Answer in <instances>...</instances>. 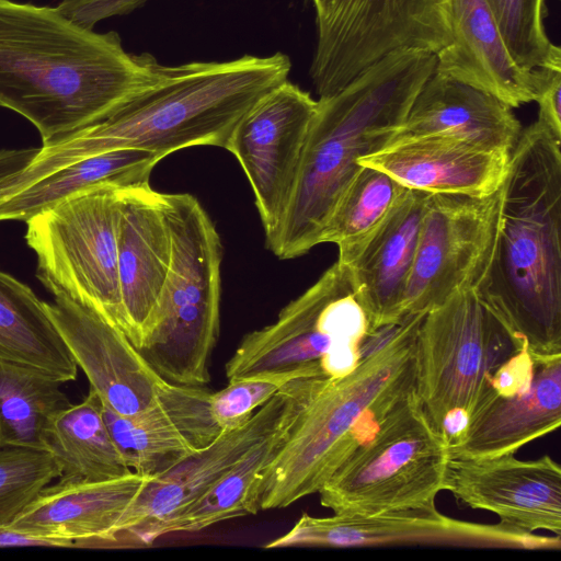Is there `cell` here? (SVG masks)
<instances>
[{"label":"cell","mask_w":561,"mask_h":561,"mask_svg":"<svg viewBox=\"0 0 561 561\" xmlns=\"http://www.w3.org/2000/svg\"><path fill=\"white\" fill-rule=\"evenodd\" d=\"M407 190L389 174L360 165L328 220L320 243H334L336 261L347 265Z\"/></svg>","instance_id":"cell-31"},{"label":"cell","mask_w":561,"mask_h":561,"mask_svg":"<svg viewBox=\"0 0 561 561\" xmlns=\"http://www.w3.org/2000/svg\"><path fill=\"white\" fill-rule=\"evenodd\" d=\"M296 378L298 376L263 374L228 381L225 388L210 393L213 417L222 432L240 427L286 383Z\"/></svg>","instance_id":"cell-34"},{"label":"cell","mask_w":561,"mask_h":561,"mask_svg":"<svg viewBox=\"0 0 561 561\" xmlns=\"http://www.w3.org/2000/svg\"><path fill=\"white\" fill-rule=\"evenodd\" d=\"M330 379L328 375L318 374L290 380L243 425L224 432L207 448L150 478L116 531L88 547H145L148 534L156 526L201 496L252 448L299 416Z\"/></svg>","instance_id":"cell-11"},{"label":"cell","mask_w":561,"mask_h":561,"mask_svg":"<svg viewBox=\"0 0 561 561\" xmlns=\"http://www.w3.org/2000/svg\"><path fill=\"white\" fill-rule=\"evenodd\" d=\"M210 393L205 386L167 382L137 414L123 416L103 405L110 434L128 467L153 478L210 446L224 433L213 417Z\"/></svg>","instance_id":"cell-18"},{"label":"cell","mask_w":561,"mask_h":561,"mask_svg":"<svg viewBox=\"0 0 561 561\" xmlns=\"http://www.w3.org/2000/svg\"><path fill=\"white\" fill-rule=\"evenodd\" d=\"M162 66L57 8L0 0V106L30 121L45 147L110 116L153 85Z\"/></svg>","instance_id":"cell-1"},{"label":"cell","mask_w":561,"mask_h":561,"mask_svg":"<svg viewBox=\"0 0 561 561\" xmlns=\"http://www.w3.org/2000/svg\"><path fill=\"white\" fill-rule=\"evenodd\" d=\"M0 547H65L64 543L11 530L0 529Z\"/></svg>","instance_id":"cell-37"},{"label":"cell","mask_w":561,"mask_h":561,"mask_svg":"<svg viewBox=\"0 0 561 561\" xmlns=\"http://www.w3.org/2000/svg\"><path fill=\"white\" fill-rule=\"evenodd\" d=\"M524 345L474 289L427 311L416 334L414 392L435 430L451 415L470 422L494 393V373Z\"/></svg>","instance_id":"cell-8"},{"label":"cell","mask_w":561,"mask_h":561,"mask_svg":"<svg viewBox=\"0 0 561 561\" xmlns=\"http://www.w3.org/2000/svg\"><path fill=\"white\" fill-rule=\"evenodd\" d=\"M62 382L0 363V448L45 450V437L54 417L70 402Z\"/></svg>","instance_id":"cell-30"},{"label":"cell","mask_w":561,"mask_h":561,"mask_svg":"<svg viewBox=\"0 0 561 561\" xmlns=\"http://www.w3.org/2000/svg\"><path fill=\"white\" fill-rule=\"evenodd\" d=\"M446 491L508 527L561 536V467L549 455L530 460L514 455L449 458Z\"/></svg>","instance_id":"cell-17"},{"label":"cell","mask_w":561,"mask_h":561,"mask_svg":"<svg viewBox=\"0 0 561 561\" xmlns=\"http://www.w3.org/2000/svg\"><path fill=\"white\" fill-rule=\"evenodd\" d=\"M514 60L528 70L561 69V49L546 31L547 0H485Z\"/></svg>","instance_id":"cell-32"},{"label":"cell","mask_w":561,"mask_h":561,"mask_svg":"<svg viewBox=\"0 0 561 561\" xmlns=\"http://www.w3.org/2000/svg\"><path fill=\"white\" fill-rule=\"evenodd\" d=\"M528 390L513 396L493 393L472 414L449 458L514 455L526 444L557 431L561 424V355L535 360Z\"/></svg>","instance_id":"cell-24"},{"label":"cell","mask_w":561,"mask_h":561,"mask_svg":"<svg viewBox=\"0 0 561 561\" xmlns=\"http://www.w3.org/2000/svg\"><path fill=\"white\" fill-rule=\"evenodd\" d=\"M428 545L482 549L560 550L561 536H541L502 523L481 524L444 515L435 503L373 515L316 517L302 513L265 549Z\"/></svg>","instance_id":"cell-14"},{"label":"cell","mask_w":561,"mask_h":561,"mask_svg":"<svg viewBox=\"0 0 561 561\" xmlns=\"http://www.w3.org/2000/svg\"><path fill=\"white\" fill-rule=\"evenodd\" d=\"M316 23L310 77L319 98L393 50L436 54L451 41L450 0H327Z\"/></svg>","instance_id":"cell-10"},{"label":"cell","mask_w":561,"mask_h":561,"mask_svg":"<svg viewBox=\"0 0 561 561\" xmlns=\"http://www.w3.org/2000/svg\"><path fill=\"white\" fill-rule=\"evenodd\" d=\"M451 41L436 56L435 73L485 91L512 108L534 102L536 70L508 51L485 0H450Z\"/></svg>","instance_id":"cell-23"},{"label":"cell","mask_w":561,"mask_h":561,"mask_svg":"<svg viewBox=\"0 0 561 561\" xmlns=\"http://www.w3.org/2000/svg\"><path fill=\"white\" fill-rule=\"evenodd\" d=\"M534 102L538 104L537 122L561 139V69L539 68Z\"/></svg>","instance_id":"cell-35"},{"label":"cell","mask_w":561,"mask_h":561,"mask_svg":"<svg viewBox=\"0 0 561 561\" xmlns=\"http://www.w3.org/2000/svg\"><path fill=\"white\" fill-rule=\"evenodd\" d=\"M172 256L140 354L165 381L206 386L219 335L222 247L199 202L185 193H160Z\"/></svg>","instance_id":"cell-6"},{"label":"cell","mask_w":561,"mask_h":561,"mask_svg":"<svg viewBox=\"0 0 561 561\" xmlns=\"http://www.w3.org/2000/svg\"><path fill=\"white\" fill-rule=\"evenodd\" d=\"M474 291L535 360L561 355V139L537 121L511 151L492 256Z\"/></svg>","instance_id":"cell-2"},{"label":"cell","mask_w":561,"mask_h":561,"mask_svg":"<svg viewBox=\"0 0 561 561\" xmlns=\"http://www.w3.org/2000/svg\"><path fill=\"white\" fill-rule=\"evenodd\" d=\"M536 371V362L524 345L497 368L491 378V388L497 396H513L529 389Z\"/></svg>","instance_id":"cell-36"},{"label":"cell","mask_w":561,"mask_h":561,"mask_svg":"<svg viewBox=\"0 0 561 561\" xmlns=\"http://www.w3.org/2000/svg\"><path fill=\"white\" fill-rule=\"evenodd\" d=\"M424 314L405 316L386 344L362 357L347 375L331 378L309 402L262 473L260 511L284 508L318 493L388 412L414 391L416 334Z\"/></svg>","instance_id":"cell-5"},{"label":"cell","mask_w":561,"mask_h":561,"mask_svg":"<svg viewBox=\"0 0 561 561\" xmlns=\"http://www.w3.org/2000/svg\"><path fill=\"white\" fill-rule=\"evenodd\" d=\"M117 262L123 332L140 350L169 273L172 241L160 193L150 185L121 188Z\"/></svg>","instance_id":"cell-19"},{"label":"cell","mask_w":561,"mask_h":561,"mask_svg":"<svg viewBox=\"0 0 561 561\" xmlns=\"http://www.w3.org/2000/svg\"><path fill=\"white\" fill-rule=\"evenodd\" d=\"M510 156L466 140L426 135L391 141L359 158L358 164L378 169L407 188L484 197L501 187Z\"/></svg>","instance_id":"cell-20"},{"label":"cell","mask_w":561,"mask_h":561,"mask_svg":"<svg viewBox=\"0 0 561 561\" xmlns=\"http://www.w3.org/2000/svg\"><path fill=\"white\" fill-rule=\"evenodd\" d=\"M122 187L78 192L26 220L25 240L37 257V278L90 307L123 331L117 238Z\"/></svg>","instance_id":"cell-9"},{"label":"cell","mask_w":561,"mask_h":561,"mask_svg":"<svg viewBox=\"0 0 561 561\" xmlns=\"http://www.w3.org/2000/svg\"><path fill=\"white\" fill-rule=\"evenodd\" d=\"M290 68L283 53L162 66L153 85L60 141L58 150L78 162L122 148L147 150L161 160L190 147L226 149L240 119L287 80Z\"/></svg>","instance_id":"cell-4"},{"label":"cell","mask_w":561,"mask_h":561,"mask_svg":"<svg viewBox=\"0 0 561 561\" xmlns=\"http://www.w3.org/2000/svg\"><path fill=\"white\" fill-rule=\"evenodd\" d=\"M430 193L408 188L347 266L367 334L401 321L421 219Z\"/></svg>","instance_id":"cell-22"},{"label":"cell","mask_w":561,"mask_h":561,"mask_svg":"<svg viewBox=\"0 0 561 561\" xmlns=\"http://www.w3.org/2000/svg\"><path fill=\"white\" fill-rule=\"evenodd\" d=\"M150 477L130 472L104 480H58L24 507L9 529L88 548L113 535Z\"/></svg>","instance_id":"cell-21"},{"label":"cell","mask_w":561,"mask_h":561,"mask_svg":"<svg viewBox=\"0 0 561 561\" xmlns=\"http://www.w3.org/2000/svg\"><path fill=\"white\" fill-rule=\"evenodd\" d=\"M500 217V188L476 197L428 194L409 276L403 313L416 314L474 289L492 256Z\"/></svg>","instance_id":"cell-13"},{"label":"cell","mask_w":561,"mask_h":561,"mask_svg":"<svg viewBox=\"0 0 561 561\" xmlns=\"http://www.w3.org/2000/svg\"><path fill=\"white\" fill-rule=\"evenodd\" d=\"M435 65L433 53L393 50L334 94L319 98L287 211L267 247L276 256L294 259L320 244L360 170L358 159L391 141Z\"/></svg>","instance_id":"cell-3"},{"label":"cell","mask_w":561,"mask_h":561,"mask_svg":"<svg viewBox=\"0 0 561 561\" xmlns=\"http://www.w3.org/2000/svg\"><path fill=\"white\" fill-rule=\"evenodd\" d=\"M47 311L103 405L130 416L148 409L168 382L126 334L99 312L57 293Z\"/></svg>","instance_id":"cell-16"},{"label":"cell","mask_w":561,"mask_h":561,"mask_svg":"<svg viewBox=\"0 0 561 561\" xmlns=\"http://www.w3.org/2000/svg\"><path fill=\"white\" fill-rule=\"evenodd\" d=\"M45 450L59 469L60 480L104 481L133 472L114 443L103 416V404L89 389L51 421Z\"/></svg>","instance_id":"cell-28"},{"label":"cell","mask_w":561,"mask_h":561,"mask_svg":"<svg viewBox=\"0 0 561 561\" xmlns=\"http://www.w3.org/2000/svg\"><path fill=\"white\" fill-rule=\"evenodd\" d=\"M297 419L282 425L201 496L156 526L148 534L145 547L168 534L196 533L225 520L260 512L256 490L262 473L280 449Z\"/></svg>","instance_id":"cell-29"},{"label":"cell","mask_w":561,"mask_h":561,"mask_svg":"<svg viewBox=\"0 0 561 561\" xmlns=\"http://www.w3.org/2000/svg\"><path fill=\"white\" fill-rule=\"evenodd\" d=\"M50 454L21 447L0 448V529L7 528L50 482L59 478Z\"/></svg>","instance_id":"cell-33"},{"label":"cell","mask_w":561,"mask_h":561,"mask_svg":"<svg viewBox=\"0 0 561 561\" xmlns=\"http://www.w3.org/2000/svg\"><path fill=\"white\" fill-rule=\"evenodd\" d=\"M161 159L147 150L106 151L30 181L0 197V221H26L78 192L99 185L135 187L149 184Z\"/></svg>","instance_id":"cell-27"},{"label":"cell","mask_w":561,"mask_h":561,"mask_svg":"<svg viewBox=\"0 0 561 561\" xmlns=\"http://www.w3.org/2000/svg\"><path fill=\"white\" fill-rule=\"evenodd\" d=\"M0 363L60 382L75 380L78 366L51 320L45 301L0 271Z\"/></svg>","instance_id":"cell-26"},{"label":"cell","mask_w":561,"mask_h":561,"mask_svg":"<svg viewBox=\"0 0 561 561\" xmlns=\"http://www.w3.org/2000/svg\"><path fill=\"white\" fill-rule=\"evenodd\" d=\"M449 455L413 391L318 492L341 515H373L435 503L446 491Z\"/></svg>","instance_id":"cell-7"},{"label":"cell","mask_w":561,"mask_h":561,"mask_svg":"<svg viewBox=\"0 0 561 561\" xmlns=\"http://www.w3.org/2000/svg\"><path fill=\"white\" fill-rule=\"evenodd\" d=\"M522 129L513 108L496 96L434 72L391 141L438 135L511 152Z\"/></svg>","instance_id":"cell-25"},{"label":"cell","mask_w":561,"mask_h":561,"mask_svg":"<svg viewBox=\"0 0 561 561\" xmlns=\"http://www.w3.org/2000/svg\"><path fill=\"white\" fill-rule=\"evenodd\" d=\"M367 330L350 271L336 261L284 307L275 322L242 337L226 363V377L231 381L263 374H325L320 359L330 348L336 342L360 344Z\"/></svg>","instance_id":"cell-12"},{"label":"cell","mask_w":561,"mask_h":561,"mask_svg":"<svg viewBox=\"0 0 561 561\" xmlns=\"http://www.w3.org/2000/svg\"><path fill=\"white\" fill-rule=\"evenodd\" d=\"M317 101L286 80L259 100L228 141L254 193L266 245L287 211Z\"/></svg>","instance_id":"cell-15"}]
</instances>
